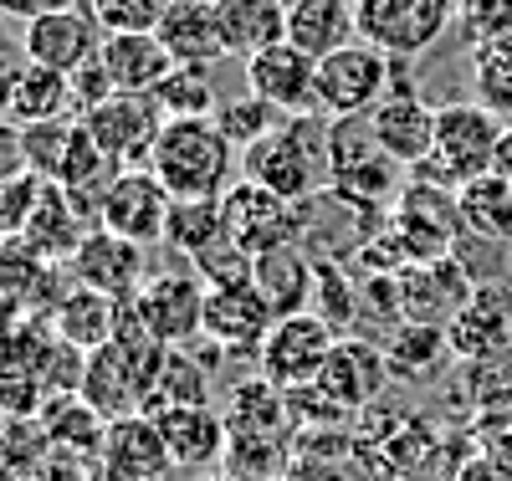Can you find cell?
Here are the masks:
<instances>
[{"label": "cell", "instance_id": "cell-1", "mask_svg": "<svg viewBox=\"0 0 512 481\" xmlns=\"http://www.w3.org/2000/svg\"><path fill=\"white\" fill-rule=\"evenodd\" d=\"M236 144L216 128V118H169L149 169L175 200H221L236 185Z\"/></svg>", "mask_w": 512, "mask_h": 481}, {"label": "cell", "instance_id": "cell-2", "mask_svg": "<svg viewBox=\"0 0 512 481\" xmlns=\"http://www.w3.org/2000/svg\"><path fill=\"white\" fill-rule=\"evenodd\" d=\"M241 174L282 200H313L328 185V123H313V113L282 118L262 144L241 154Z\"/></svg>", "mask_w": 512, "mask_h": 481}, {"label": "cell", "instance_id": "cell-3", "mask_svg": "<svg viewBox=\"0 0 512 481\" xmlns=\"http://www.w3.org/2000/svg\"><path fill=\"white\" fill-rule=\"evenodd\" d=\"M502 134H507V123L497 113H487L482 103H446V108H436V144L415 174L446 185V190H461L477 174H492Z\"/></svg>", "mask_w": 512, "mask_h": 481}, {"label": "cell", "instance_id": "cell-4", "mask_svg": "<svg viewBox=\"0 0 512 481\" xmlns=\"http://www.w3.org/2000/svg\"><path fill=\"white\" fill-rule=\"evenodd\" d=\"M405 57H390L374 41L354 36L349 47L318 57V113L323 118H364L395 93V72Z\"/></svg>", "mask_w": 512, "mask_h": 481}, {"label": "cell", "instance_id": "cell-5", "mask_svg": "<svg viewBox=\"0 0 512 481\" xmlns=\"http://www.w3.org/2000/svg\"><path fill=\"white\" fill-rule=\"evenodd\" d=\"M390 236L405 256V267L415 261H441V256H456V241H466V226H461V205H456V190L436 185V180H415L390 200Z\"/></svg>", "mask_w": 512, "mask_h": 481}, {"label": "cell", "instance_id": "cell-6", "mask_svg": "<svg viewBox=\"0 0 512 481\" xmlns=\"http://www.w3.org/2000/svg\"><path fill=\"white\" fill-rule=\"evenodd\" d=\"M164 123H169V113L159 108L154 93H113L98 108L82 113V128L93 134V144L123 169H149Z\"/></svg>", "mask_w": 512, "mask_h": 481}, {"label": "cell", "instance_id": "cell-7", "mask_svg": "<svg viewBox=\"0 0 512 481\" xmlns=\"http://www.w3.org/2000/svg\"><path fill=\"white\" fill-rule=\"evenodd\" d=\"M333 323H323L318 313H297V318H277L272 333L262 338V348H256V374L272 379L277 389H287V395H297V389L318 384L328 354H333Z\"/></svg>", "mask_w": 512, "mask_h": 481}, {"label": "cell", "instance_id": "cell-8", "mask_svg": "<svg viewBox=\"0 0 512 481\" xmlns=\"http://www.w3.org/2000/svg\"><path fill=\"white\" fill-rule=\"evenodd\" d=\"M395 169H405V164H395L384 154L369 113L364 118H328V185L349 190L369 205H384V195L395 190Z\"/></svg>", "mask_w": 512, "mask_h": 481}, {"label": "cell", "instance_id": "cell-9", "mask_svg": "<svg viewBox=\"0 0 512 481\" xmlns=\"http://www.w3.org/2000/svg\"><path fill=\"white\" fill-rule=\"evenodd\" d=\"M205 297L210 287L185 267V272H154L144 277V287L123 302L159 343L169 348H190L200 333H205Z\"/></svg>", "mask_w": 512, "mask_h": 481}, {"label": "cell", "instance_id": "cell-10", "mask_svg": "<svg viewBox=\"0 0 512 481\" xmlns=\"http://www.w3.org/2000/svg\"><path fill=\"white\" fill-rule=\"evenodd\" d=\"M472 292H477V277L461 256L415 261V267L395 272V313L400 323H415V328H451V318L466 308Z\"/></svg>", "mask_w": 512, "mask_h": 481}, {"label": "cell", "instance_id": "cell-11", "mask_svg": "<svg viewBox=\"0 0 512 481\" xmlns=\"http://www.w3.org/2000/svg\"><path fill=\"white\" fill-rule=\"evenodd\" d=\"M221 221H226V236L241 241L251 256H267L277 246L303 241V210H297V200H282L277 190L246 180V174L221 195Z\"/></svg>", "mask_w": 512, "mask_h": 481}, {"label": "cell", "instance_id": "cell-12", "mask_svg": "<svg viewBox=\"0 0 512 481\" xmlns=\"http://www.w3.org/2000/svg\"><path fill=\"white\" fill-rule=\"evenodd\" d=\"M359 36L390 57H420L456 21L451 0H354Z\"/></svg>", "mask_w": 512, "mask_h": 481}, {"label": "cell", "instance_id": "cell-13", "mask_svg": "<svg viewBox=\"0 0 512 481\" xmlns=\"http://www.w3.org/2000/svg\"><path fill=\"white\" fill-rule=\"evenodd\" d=\"M241 77H246V93H256L287 118L318 113V57H308L303 47H292V41H277V47L246 57Z\"/></svg>", "mask_w": 512, "mask_h": 481}, {"label": "cell", "instance_id": "cell-14", "mask_svg": "<svg viewBox=\"0 0 512 481\" xmlns=\"http://www.w3.org/2000/svg\"><path fill=\"white\" fill-rule=\"evenodd\" d=\"M169 205H175V195L159 185L154 169H123L113 180V190L103 195L98 226L123 236V241H139V246H164Z\"/></svg>", "mask_w": 512, "mask_h": 481}, {"label": "cell", "instance_id": "cell-15", "mask_svg": "<svg viewBox=\"0 0 512 481\" xmlns=\"http://www.w3.org/2000/svg\"><path fill=\"white\" fill-rule=\"evenodd\" d=\"M103 52V26L82 11V6H62V11H47L26 21L21 31V57L36 62V67H52V72H82L88 62H98Z\"/></svg>", "mask_w": 512, "mask_h": 481}, {"label": "cell", "instance_id": "cell-16", "mask_svg": "<svg viewBox=\"0 0 512 481\" xmlns=\"http://www.w3.org/2000/svg\"><path fill=\"white\" fill-rule=\"evenodd\" d=\"M451 354L466 364H487L502 359L512 348V292L502 282H477V292L466 297V308L446 328Z\"/></svg>", "mask_w": 512, "mask_h": 481}, {"label": "cell", "instance_id": "cell-17", "mask_svg": "<svg viewBox=\"0 0 512 481\" xmlns=\"http://www.w3.org/2000/svg\"><path fill=\"white\" fill-rule=\"evenodd\" d=\"M67 272H72V282H82V287L128 302V297L144 287V246H139V241H123V236H113V231H103V226H93L88 236H82V246L72 251Z\"/></svg>", "mask_w": 512, "mask_h": 481}, {"label": "cell", "instance_id": "cell-18", "mask_svg": "<svg viewBox=\"0 0 512 481\" xmlns=\"http://www.w3.org/2000/svg\"><path fill=\"white\" fill-rule=\"evenodd\" d=\"M98 456H103L108 481H164L169 471H175V461H169V446H164L154 415L113 420V425L103 430Z\"/></svg>", "mask_w": 512, "mask_h": 481}, {"label": "cell", "instance_id": "cell-19", "mask_svg": "<svg viewBox=\"0 0 512 481\" xmlns=\"http://www.w3.org/2000/svg\"><path fill=\"white\" fill-rule=\"evenodd\" d=\"M384 379H390V364H384V348L364 343V338H338L333 354L318 374V389L338 405V410H364L379 400Z\"/></svg>", "mask_w": 512, "mask_h": 481}, {"label": "cell", "instance_id": "cell-20", "mask_svg": "<svg viewBox=\"0 0 512 481\" xmlns=\"http://www.w3.org/2000/svg\"><path fill=\"white\" fill-rule=\"evenodd\" d=\"M98 62L113 77L118 93H159L164 77L180 67V57L164 47L159 31H118V36H103Z\"/></svg>", "mask_w": 512, "mask_h": 481}, {"label": "cell", "instance_id": "cell-21", "mask_svg": "<svg viewBox=\"0 0 512 481\" xmlns=\"http://www.w3.org/2000/svg\"><path fill=\"white\" fill-rule=\"evenodd\" d=\"M159 435L169 446V461L175 471H205L226 461V446H231V430L221 420V410L210 405H175V410H159Z\"/></svg>", "mask_w": 512, "mask_h": 481}, {"label": "cell", "instance_id": "cell-22", "mask_svg": "<svg viewBox=\"0 0 512 481\" xmlns=\"http://www.w3.org/2000/svg\"><path fill=\"white\" fill-rule=\"evenodd\" d=\"M272 308L262 302V292H256L251 282H241V287H210V297H205V333L200 338H210V343H221V348H236V354H256L262 348V338L272 333Z\"/></svg>", "mask_w": 512, "mask_h": 481}, {"label": "cell", "instance_id": "cell-23", "mask_svg": "<svg viewBox=\"0 0 512 481\" xmlns=\"http://www.w3.org/2000/svg\"><path fill=\"white\" fill-rule=\"evenodd\" d=\"M369 123H374L384 154L405 169H420L431 144H436V108H425V98L410 93V87H395V93L369 113Z\"/></svg>", "mask_w": 512, "mask_h": 481}, {"label": "cell", "instance_id": "cell-24", "mask_svg": "<svg viewBox=\"0 0 512 481\" xmlns=\"http://www.w3.org/2000/svg\"><path fill=\"white\" fill-rule=\"evenodd\" d=\"M251 287L262 292L272 318H297L313 313V292H318V261L303 246H277L267 256H256Z\"/></svg>", "mask_w": 512, "mask_h": 481}, {"label": "cell", "instance_id": "cell-25", "mask_svg": "<svg viewBox=\"0 0 512 481\" xmlns=\"http://www.w3.org/2000/svg\"><path fill=\"white\" fill-rule=\"evenodd\" d=\"M118 323H123V302L108 297V292L82 287V282H72L47 313V328L57 338H67L72 348H82V354H98L103 343H113Z\"/></svg>", "mask_w": 512, "mask_h": 481}, {"label": "cell", "instance_id": "cell-26", "mask_svg": "<svg viewBox=\"0 0 512 481\" xmlns=\"http://www.w3.org/2000/svg\"><path fill=\"white\" fill-rule=\"evenodd\" d=\"M221 420L231 430V441H282L287 435V389H277L272 379H241L226 405Z\"/></svg>", "mask_w": 512, "mask_h": 481}, {"label": "cell", "instance_id": "cell-27", "mask_svg": "<svg viewBox=\"0 0 512 481\" xmlns=\"http://www.w3.org/2000/svg\"><path fill=\"white\" fill-rule=\"evenodd\" d=\"M88 215H82L62 185H41L36 205H31V221L21 231V241L36 251V256H47V261H72V251L82 246V236H88Z\"/></svg>", "mask_w": 512, "mask_h": 481}, {"label": "cell", "instance_id": "cell-28", "mask_svg": "<svg viewBox=\"0 0 512 481\" xmlns=\"http://www.w3.org/2000/svg\"><path fill=\"white\" fill-rule=\"evenodd\" d=\"M359 36L354 0H292L287 6V41L308 57H328Z\"/></svg>", "mask_w": 512, "mask_h": 481}, {"label": "cell", "instance_id": "cell-29", "mask_svg": "<svg viewBox=\"0 0 512 481\" xmlns=\"http://www.w3.org/2000/svg\"><path fill=\"white\" fill-rule=\"evenodd\" d=\"M159 36L180 62H221V57H231L226 36H221L216 0H175L159 21Z\"/></svg>", "mask_w": 512, "mask_h": 481}, {"label": "cell", "instance_id": "cell-30", "mask_svg": "<svg viewBox=\"0 0 512 481\" xmlns=\"http://www.w3.org/2000/svg\"><path fill=\"white\" fill-rule=\"evenodd\" d=\"M216 16H221V36H226V52L231 57H256L287 41V6L282 0H216Z\"/></svg>", "mask_w": 512, "mask_h": 481}, {"label": "cell", "instance_id": "cell-31", "mask_svg": "<svg viewBox=\"0 0 512 481\" xmlns=\"http://www.w3.org/2000/svg\"><path fill=\"white\" fill-rule=\"evenodd\" d=\"M77 113V98H72V77L67 72H52V67H36V62H21L16 67V82H11V113L21 128L31 123H52V118H72Z\"/></svg>", "mask_w": 512, "mask_h": 481}, {"label": "cell", "instance_id": "cell-32", "mask_svg": "<svg viewBox=\"0 0 512 481\" xmlns=\"http://www.w3.org/2000/svg\"><path fill=\"white\" fill-rule=\"evenodd\" d=\"M456 205H461V226L472 241H487V246H512V185L502 174H477L456 190Z\"/></svg>", "mask_w": 512, "mask_h": 481}, {"label": "cell", "instance_id": "cell-33", "mask_svg": "<svg viewBox=\"0 0 512 481\" xmlns=\"http://www.w3.org/2000/svg\"><path fill=\"white\" fill-rule=\"evenodd\" d=\"M154 98H159V108L169 118H216V108H221L210 62H180L175 72L164 77V87H159Z\"/></svg>", "mask_w": 512, "mask_h": 481}, {"label": "cell", "instance_id": "cell-34", "mask_svg": "<svg viewBox=\"0 0 512 481\" xmlns=\"http://www.w3.org/2000/svg\"><path fill=\"white\" fill-rule=\"evenodd\" d=\"M175 405H210V379H205V369L185 354V348H169V354H164L159 379H154V395H149V410H144V415L175 410Z\"/></svg>", "mask_w": 512, "mask_h": 481}, {"label": "cell", "instance_id": "cell-35", "mask_svg": "<svg viewBox=\"0 0 512 481\" xmlns=\"http://www.w3.org/2000/svg\"><path fill=\"white\" fill-rule=\"evenodd\" d=\"M216 236H226L221 200H175V205H169V226H164V246L169 251H180L190 261L195 251H205Z\"/></svg>", "mask_w": 512, "mask_h": 481}, {"label": "cell", "instance_id": "cell-36", "mask_svg": "<svg viewBox=\"0 0 512 481\" xmlns=\"http://www.w3.org/2000/svg\"><path fill=\"white\" fill-rule=\"evenodd\" d=\"M472 93H477L472 103H482L502 123L512 118V36L472 52Z\"/></svg>", "mask_w": 512, "mask_h": 481}, {"label": "cell", "instance_id": "cell-37", "mask_svg": "<svg viewBox=\"0 0 512 481\" xmlns=\"http://www.w3.org/2000/svg\"><path fill=\"white\" fill-rule=\"evenodd\" d=\"M287 113H277L272 103H262L256 93H241V98H221V108H216V128L236 144V154H246L251 144H262L272 128L282 123Z\"/></svg>", "mask_w": 512, "mask_h": 481}, {"label": "cell", "instance_id": "cell-38", "mask_svg": "<svg viewBox=\"0 0 512 481\" xmlns=\"http://www.w3.org/2000/svg\"><path fill=\"white\" fill-rule=\"evenodd\" d=\"M77 128H82L77 113H72V118H52V123H31V128H26V164H31L36 180H57V174H62V164H67V154H72V139H77Z\"/></svg>", "mask_w": 512, "mask_h": 481}, {"label": "cell", "instance_id": "cell-39", "mask_svg": "<svg viewBox=\"0 0 512 481\" xmlns=\"http://www.w3.org/2000/svg\"><path fill=\"white\" fill-rule=\"evenodd\" d=\"M251 267H256V256L241 241H231V236H216L205 251L190 256V272L205 287H241V282H251Z\"/></svg>", "mask_w": 512, "mask_h": 481}, {"label": "cell", "instance_id": "cell-40", "mask_svg": "<svg viewBox=\"0 0 512 481\" xmlns=\"http://www.w3.org/2000/svg\"><path fill=\"white\" fill-rule=\"evenodd\" d=\"M175 6V0H82V11H88L103 36H118V31H159L164 11Z\"/></svg>", "mask_w": 512, "mask_h": 481}, {"label": "cell", "instance_id": "cell-41", "mask_svg": "<svg viewBox=\"0 0 512 481\" xmlns=\"http://www.w3.org/2000/svg\"><path fill=\"white\" fill-rule=\"evenodd\" d=\"M379 348H384L390 374H425L436 348H451V343H446V328H415V323H405L390 343H379Z\"/></svg>", "mask_w": 512, "mask_h": 481}, {"label": "cell", "instance_id": "cell-42", "mask_svg": "<svg viewBox=\"0 0 512 481\" xmlns=\"http://www.w3.org/2000/svg\"><path fill=\"white\" fill-rule=\"evenodd\" d=\"M456 21H461L466 41H472V52L492 47V41L512 36V0H461Z\"/></svg>", "mask_w": 512, "mask_h": 481}, {"label": "cell", "instance_id": "cell-43", "mask_svg": "<svg viewBox=\"0 0 512 481\" xmlns=\"http://www.w3.org/2000/svg\"><path fill=\"white\" fill-rule=\"evenodd\" d=\"M41 185H47V180H36V174H21V180H0V246L16 241V236L26 231Z\"/></svg>", "mask_w": 512, "mask_h": 481}, {"label": "cell", "instance_id": "cell-44", "mask_svg": "<svg viewBox=\"0 0 512 481\" xmlns=\"http://www.w3.org/2000/svg\"><path fill=\"white\" fill-rule=\"evenodd\" d=\"M41 405V384L26 369H0V415H31Z\"/></svg>", "mask_w": 512, "mask_h": 481}, {"label": "cell", "instance_id": "cell-45", "mask_svg": "<svg viewBox=\"0 0 512 481\" xmlns=\"http://www.w3.org/2000/svg\"><path fill=\"white\" fill-rule=\"evenodd\" d=\"M118 87H113V77L103 72V62H88L82 72H72V98H77V118L88 113V108H98L103 98H113Z\"/></svg>", "mask_w": 512, "mask_h": 481}, {"label": "cell", "instance_id": "cell-46", "mask_svg": "<svg viewBox=\"0 0 512 481\" xmlns=\"http://www.w3.org/2000/svg\"><path fill=\"white\" fill-rule=\"evenodd\" d=\"M31 174L26 164V128L16 118H0V180H21Z\"/></svg>", "mask_w": 512, "mask_h": 481}, {"label": "cell", "instance_id": "cell-47", "mask_svg": "<svg viewBox=\"0 0 512 481\" xmlns=\"http://www.w3.org/2000/svg\"><path fill=\"white\" fill-rule=\"evenodd\" d=\"M456 481H512V461H502L497 451H482L472 461H461Z\"/></svg>", "mask_w": 512, "mask_h": 481}, {"label": "cell", "instance_id": "cell-48", "mask_svg": "<svg viewBox=\"0 0 512 481\" xmlns=\"http://www.w3.org/2000/svg\"><path fill=\"white\" fill-rule=\"evenodd\" d=\"M62 6H82V0H0V11H6L11 21H36V16L62 11Z\"/></svg>", "mask_w": 512, "mask_h": 481}, {"label": "cell", "instance_id": "cell-49", "mask_svg": "<svg viewBox=\"0 0 512 481\" xmlns=\"http://www.w3.org/2000/svg\"><path fill=\"white\" fill-rule=\"evenodd\" d=\"M16 52H0V118L11 113V82H16Z\"/></svg>", "mask_w": 512, "mask_h": 481}, {"label": "cell", "instance_id": "cell-50", "mask_svg": "<svg viewBox=\"0 0 512 481\" xmlns=\"http://www.w3.org/2000/svg\"><path fill=\"white\" fill-rule=\"evenodd\" d=\"M492 174H502V180L512 185V123H507V134L497 144V159H492Z\"/></svg>", "mask_w": 512, "mask_h": 481}, {"label": "cell", "instance_id": "cell-51", "mask_svg": "<svg viewBox=\"0 0 512 481\" xmlns=\"http://www.w3.org/2000/svg\"><path fill=\"white\" fill-rule=\"evenodd\" d=\"M6 21H11V16L0 11V52H11V41H6Z\"/></svg>", "mask_w": 512, "mask_h": 481}, {"label": "cell", "instance_id": "cell-52", "mask_svg": "<svg viewBox=\"0 0 512 481\" xmlns=\"http://www.w3.org/2000/svg\"><path fill=\"white\" fill-rule=\"evenodd\" d=\"M210 481H241V476H231V471H226V476H210Z\"/></svg>", "mask_w": 512, "mask_h": 481}, {"label": "cell", "instance_id": "cell-53", "mask_svg": "<svg viewBox=\"0 0 512 481\" xmlns=\"http://www.w3.org/2000/svg\"><path fill=\"white\" fill-rule=\"evenodd\" d=\"M451 6H461V0H451Z\"/></svg>", "mask_w": 512, "mask_h": 481}, {"label": "cell", "instance_id": "cell-54", "mask_svg": "<svg viewBox=\"0 0 512 481\" xmlns=\"http://www.w3.org/2000/svg\"><path fill=\"white\" fill-rule=\"evenodd\" d=\"M282 6H292V0H282Z\"/></svg>", "mask_w": 512, "mask_h": 481}, {"label": "cell", "instance_id": "cell-55", "mask_svg": "<svg viewBox=\"0 0 512 481\" xmlns=\"http://www.w3.org/2000/svg\"><path fill=\"white\" fill-rule=\"evenodd\" d=\"M282 481H292V476H282Z\"/></svg>", "mask_w": 512, "mask_h": 481}]
</instances>
